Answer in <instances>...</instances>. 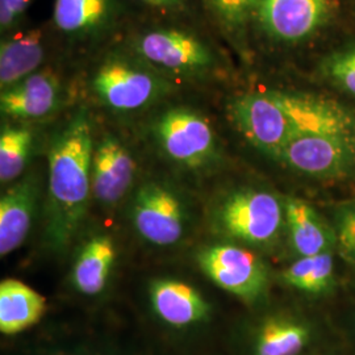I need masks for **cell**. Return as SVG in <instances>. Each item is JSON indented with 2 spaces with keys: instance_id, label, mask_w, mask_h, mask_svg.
Wrapping results in <instances>:
<instances>
[{
  "instance_id": "obj_1",
  "label": "cell",
  "mask_w": 355,
  "mask_h": 355,
  "mask_svg": "<svg viewBox=\"0 0 355 355\" xmlns=\"http://www.w3.org/2000/svg\"><path fill=\"white\" fill-rule=\"evenodd\" d=\"M92 154L91 123L80 111L57 135L49 152L45 241L55 253L71 245L87 214Z\"/></svg>"
},
{
  "instance_id": "obj_25",
  "label": "cell",
  "mask_w": 355,
  "mask_h": 355,
  "mask_svg": "<svg viewBox=\"0 0 355 355\" xmlns=\"http://www.w3.org/2000/svg\"><path fill=\"white\" fill-rule=\"evenodd\" d=\"M330 78L355 96V49L334 55L327 66Z\"/></svg>"
},
{
  "instance_id": "obj_14",
  "label": "cell",
  "mask_w": 355,
  "mask_h": 355,
  "mask_svg": "<svg viewBox=\"0 0 355 355\" xmlns=\"http://www.w3.org/2000/svg\"><path fill=\"white\" fill-rule=\"evenodd\" d=\"M312 324L292 313L262 318L250 338L252 355H303L313 341Z\"/></svg>"
},
{
  "instance_id": "obj_13",
  "label": "cell",
  "mask_w": 355,
  "mask_h": 355,
  "mask_svg": "<svg viewBox=\"0 0 355 355\" xmlns=\"http://www.w3.org/2000/svg\"><path fill=\"white\" fill-rule=\"evenodd\" d=\"M139 51L152 64L173 71L207 67L212 55L199 40L175 29L153 31L140 38Z\"/></svg>"
},
{
  "instance_id": "obj_21",
  "label": "cell",
  "mask_w": 355,
  "mask_h": 355,
  "mask_svg": "<svg viewBox=\"0 0 355 355\" xmlns=\"http://www.w3.org/2000/svg\"><path fill=\"white\" fill-rule=\"evenodd\" d=\"M282 280L296 291L309 296H322L336 284V263L331 252L299 257L283 270Z\"/></svg>"
},
{
  "instance_id": "obj_3",
  "label": "cell",
  "mask_w": 355,
  "mask_h": 355,
  "mask_svg": "<svg viewBox=\"0 0 355 355\" xmlns=\"http://www.w3.org/2000/svg\"><path fill=\"white\" fill-rule=\"evenodd\" d=\"M198 265L205 277L221 290L245 303L259 302L268 290L265 262L249 249L233 243H215L198 254Z\"/></svg>"
},
{
  "instance_id": "obj_12",
  "label": "cell",
  "mask_w": 355,
  "mask_h": 355,
  "mask_svg": "<svg viewBox=\"0 0 355 355\" xmlns=\"http://www.w3.org/2000/svg\"><path fill=\"white\" fill-rule=\"evenodd\" d=\"M136 165L125 146L112 136H105L92 154V193L99 203L114 205L130 189Z\"/></svg>"
},
{
  "instance_id": "obj_16",
  "label": "cell",
  "mask_w": 355,
  "mask_h": 355,
  "mask_svg": "<svg viewBox=\"0 0 355 355\" xmlns=\"http://www.w3.org/2000/svg\"><path fill=\"white\" fill-rule=\"evenodd\" d=\"M60 98V83L51 71H41L3 89L0 108L3 114L20 120L41 119L51 114Z\"/></svg>"
},
{
  "instance_id": "obj_7",
  "label": "cell",
  "mask_w": 355,
  "mask_h": 355,
  "mask_svg": "<svg viewBox=\"0 0 355 355\" xmlns=\"http://www.w3.org/2000/svg\"><path fill=\"white\" fill-rule=\"evenodd\" d=\"M232 114L248 140L275 157L293 137L291 123L271 92L239 98L232 105Z\"/></svg>"
},
{
  "instance_id": "obj_18",
  "label": "cell",
  "mask_w": 355,
  "mask_h": 355,
  "mask_svg": "<svg viewBox=\"0 0 355 355\" xmlns=\"http://www.w3.org/2000/svg\"><path fill=\"white\" fill-rule=\"evenodd\" d=\"M46 299L24 282L0 283V331L15 336L32 328L45 315Z\"/></svg>"
},
{
  "instance_id": "obj_8",
  "label": "cell",
  "mask_w": 355,
  "mask_h": 355,
  "mask_svg": "<svg viewBox=\"0 0 355 355\" xmlns=\"http://www.w3.org/2000/svg\"><path fill=\"white\" fill-rule=\"evenodd\" d=\"M155 135L170 158L189 167L203 165L215 148L208 121L187 110H171L164 114L157 123Z\"/></svg>"
},
{
  "instance_id": "obj_15",
  "label": "cell",
  "mask_w": 355,
  "mask_h": 355,
  "mask_svg": "<svg viewBox=\"0 0 355 355\" xmlns=\"http://www.w3.org/2000/svg\"><path fill=\"white\" fill-rule=\"evenodd\" d=\"M38 199V182L28 175L6 191L0 200V255L17 250L32 227Z\"/></svg>"
},
{
  "instance_id": "obj_30",
  "label": "cell",
  "mask_w": 355,
  "mask_h": 355,
  "mask_svg": "<svg viewBox=\"0 0 355 355\" xmlns=\"http://www.w3.org/2000/svg\"><path fill=\"white\" fill-rule=\"evenodd\" d=\"M354 324H355V312H354Z\"/></svg>"
},
{
  "instance_id": "obj_20",
  "label": "cell",
  "mask_w": 355,
  "mask_h": 355,
  "mask_svg": "<svg viewBox=\"0 0 355 355\" xmlns=\"http://www.w3.org/2000/svg\"><path fill=\"white\" fill-rule=\"evenodd\" d=\"M42 58V35L38 29L26 31L3 41L0 46L1 89H8L32 76Z\"/></svg>"
},
{
  "instance_id": "obj_22",
  "label": "cell",
  "mask_w": 355,
  "mask_h": 355,
  "mask_svg": "<svg viewBox=\"0 0 355 355\" xmlns=\"http://www.w3.org/2000/svg\"><path fill=\"white\" fill-rule=\"evenodd\" d=\"M111 11V0H55L53 20L64 33L82 35L102 26Z\"/></svg>"
},
{
  "instance_id": "obj_19",
  "label": "cell",
  "mask_w": 355,
  "mask_h": 355,
  "mask_svg": "<svg viewBox=\"0 0 355 355\" xmlns=\"http://www.w3.org/2000/svg\"><path fill=\"white\" fill-rule=\"evenodd\" d=\"M116 259L111 237L95 236L78 253L71 271V283L76 291L86 296L99 295L105 288Z\"/></svg>"
},
{
  "instance_id": "obj_17",
  "label": "cell",
  "mask_w": 355,
  "mask_h": 355,
  "mask_svg": "<svg viewBox=\"0 0 355 355\" xmlns=\"http://www.w3.org/2000/svg\"><path fill=\"white\" fill-rule=\"evenodd\" d=\"M284 216L292 249L297 257L327 253L336 246L334 229L330 228L318 211L304 200L287 199Z\"/></svg>"
},
{
  "instance_id": "obj_2",
  "label": "cell",
  "mask_w": 355,
  "mask_h": 355,
  "mask_svg": "<svg viewBox=\"0 0 355 355\" xmlns=\"http://www.w3.org/2000/svg\"><path fill=\"white\" fill-rule=\"evenodd\" d=\"M215 224L233 240L268 246L278 240L286 224L284 204L267 191H234L216 208Z\"/></svg>"
},
{
  "instance_id": "obj_9",
  "label": "cell",
  "mask_w": 355,
  "mask_h": 355,
  "mask_svg": "<svg viewBox=\"0 0 355 355\" xmlns=\"http://www.w3.org/2000/svg\"><path fill=\"white\" fill-rule=\"evenodd\" d=\"M92 85L103 102L119 111L142 108L162 91L155 76L121 61L103 64Z\"/></svg>"
},
{
  "instance_id": "obj_23",
  "label": "cell",
  "mask_w": 355,
  "mask_h": 355,
  "mask_svg": "<svg viewBox=\"0 0 355 355\" xmlns=\"http://www.w3.org/2000/svg\"><path fill=\"white\" fill-rule=\"evenodd\" d=\"M32 132L24 127H6L0 136V180L10 183L20 177L31 157Z\"/></svg>"
},
{
  "instance_id": "obj_24",
  "label": "cell",
  "mask_w": 355,
  "mask_h": 355,
  "mask_svg": "<svg viewBox=\"0 0 355 355\" xmlns=\"http://www.w3.org/2000/svg\"><path fill=\"white\" fill-rule=\"evenodd\" d=\"M336 246L343 258L355 267V204L346 205L336 216Z\"/></svg>"
},
{
  "instance_id": "obj_10",
  "label": "cell",
  "mask_w": 355,
  "mask_h": 355,
  "mask_svg": "<svg viewBox=\"0 0 355 355\" xmlns=\"http://www.w3.org/2000/svg\"><path fill=\"white\" fill-rule=\"evenodd\" d=\"M330 0H259L258 15L267 33L282 41L312 36L330 12Z\"/></svg>"
},
{
  "instance_id": "obj_26",
  "label": "cell",
  "mask_w": 355,
  "mask_h": 355,
  "mask_svg": "<svg viewBox=\"0 0 355 355\" xmlns=\"http://www.w3.org/2000/svg\"><path fill=\"white\" fill-rule=\"evenodd\" d=\"M217 13L228 23H241L258 7L259 0H212Z\"/></svg>"
},
{
  "instance_id": "obj_27",
  "label": "cell",
  "mask_w": 355,
  "mask_h": 355,
  "mask_svg": "<svg viewBox=\"0 0 355 355\" xmlns=\"http://www.w3.org/2000/svg\"><path fill=\"white\" fill-rule=\"evenodd\" d=\"M32 0H0V26L10 29L24 15Z\"/></svg>"
},
{
  "instance_id": "obj_4",
  "label": "cell",
  "mask_w": 355,
  "mask_h": 355,
  "mask_svg": "<svg viewBox=\"0 0 355 355\" xmlns=\"http://www.w3.org/2000/svg\"><path fill=\"white\" fill-rule=\"evenodd\" d=\"M132 221L141 239L155 246H173L187 229V209L174 191L159 183H148L136 192Z\"/></svg>"
},
{
  "instance_id": "obj_29",
  "label": "cell",
  "mask_w": 355,
  "mask_h": 355,
  "mask_svg": "<svg viewBox=\"0 0 355 355\" xmlns=\"http://www.w3.org/2000/svg\"><path fill=\"white\" fill-rule=\"evenodd\" d=\"M53 355H80V354H71V353H58V354H53Z\"/></svg>"
},
{
  "instance_id": "obj_6",
  "label": "cell",
  "mask_w": 355,
  "mask_h": 355,
  "mask_svg": "<svg viewBox=\"0 0 355 355\" xmlns=\"http://www.w3.org/2000/svg\"><path fill=\"white\" fill-rule=\"evenodd\" d=\"M271 95L287 114L293 137L315 135L355 139V116L340 103L306 94L271 91Z\"/></svg>"
},
{
  "instance_id": "obj_28",
  "label": "cell",
  "mask_w": 355,
  "mask_h": 355,
  "mask_svg": "<svg viewBox=\"0 0 355 355\" xmlns=\"http://www.w3.org/2000/svg\"><path fill=\"white\" fill-rule=\"evenodd\" d=\"M140 1L157 8H175L179 7L184 0H140Z\"/></svg>"
},
{
  "instance_id": "obj_11",
  "label": "cell",
  "mask_w": 355,
  "mask_h": 355,
  "mask_svg": "<svg viewBox=\"0 0 355 355\" xmlns=\"http://www.w3.org/2000/svg\"><path fill=\"white\" fill-rule=\"evenodd\" d=\"M149 302L157 318L178 329L202 324L211 315V306L203 295L183 280H153L149 286Z\"/></svg>"
},
{
  "instance_id": "obj_5",
  "label": "cell",
  "mask_w": 355,
  "mask_h": 355,
  "mask_svg": "<svg viewBox=\"0 0 355 355\" xmlns=\"http://www.w3.org/2000/svg\"><path fill=\"white\" fill-rule=\"evenodd\" d=\"M278 158L309 177L343 178L355 168V139L341 136H295Z\"/></svg>"
}]
</instances>
